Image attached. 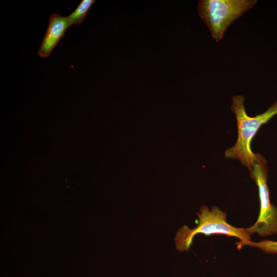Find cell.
<instances>
[{
    "instance_id": "obj_4",
    "label": "cell",
    "mask_w": 277,
    "mask_h": 277,
    "mask_svg": "<svg viewBox=\"0 0 277 277\" xmlns=\"http://www.w3.org/2000/svg\"><path fill=\"white\" fill-rule=\"evenodd\" d=\"M255 155L250 176L258 188L260 210L255 223L245 229L250 235L257 233L260 236H267L277 234V206L270 202L267 184L268 167L267 160L259 153Z\"/></svg>"
},
{
    "instance_id": "obj_6",
    "label": "cell",
    "mask_w": 277,
    "mask_h": 277,
    "mask_svg": "<svg viewBox=\"0 0 277 277\" xmlns=\"http://www.w3.org/2000/svg\"><path fill=\"white\" fill-rule=\"evenodd\" d=\"M237 248L241 249L244 246L258 248L267 254H277V241L264 240L260 242L250 240L240 241L235 243Z\"/></svg>"
},
{
    "instance_id": "obj_2",
    "label": "cell",
    "mask_w": 277,
    "mask_h": 277,
    "mask_svg": "<svg viewBox=\"0 0 277 277\" xmlns=\"http://www.w3.org/2000/svg\"><path fill=\"white\" fill-rule=\"evenodd\" d=\"M196 214L198 223L194 228L183 225L176 232L174 240L176 249L179 251H189L194 236L197 234L206 236L223 234L235 237L241 241L251 240L245 228L235 227L227 223L226 213L216 206L209 209L203 205Z\"/></svg>"
},
{
    "instance_id": "obj_5",
    "label": "cell",
    "mask_w": 277,
    "mask_h": 277,
    "mask_svg": "<svg viewBox=\"0 0 277 277\" xmlns=\"http://www.w3.org/2000/svg\"><path fill=\"white\" fill-rule=\"evenodd\" d=\"M69 27L67 17L53 14L50 17L47 31L39 47L38 55L42 57L49 56Z\"/></svg>"
},
{
    "instance_id": "obj_7",
    "label": "cell",
    "mask_w": 277,
    "mask_h": 277,
    "mask_svg": "<svg viewBox=\"0 0 277 277\" xmlns=\"http://www.w3.org/2000/svg\"><path fill=\"white\" fill-rule=\"evenodd\" d=\"M94 2V0L82 1L75 10L67 16L69 26L81 23L85 18L87 12Z\"/></svg>"
},
{
    "instance_id": "obj_1",
    "label": "cell",
    "mask_w": 277,
    "mask_h": 277,
    "mask_svg": "<svg viewBox=\"0 0 277 277\" xmlns=\"http://www.w3.org/2000/svg\"><path fill=\"white\" fill-rule=\"evenodd\" d=\"M244 101L243 95L232 97L231 110L236 118L238 137L235 144L225 151V157L227 159L239 160L250 172L256 157L255 153L251 149V141L263 125L277 115V101L265 112L253 117L247 115Z\"/></svg>"
},
{
    "instance_id": "obj_3",
    "label": "cell",
    "mask_w": 277,
    "mask_h": 277,
    "mask_svg": "<svg viewBox=\"0 0 277 277\" xmlns=\"http://www.w3.org/2000/svg\"><path fill=\"white\" fill-rule=\"evenodd\" d=\"M256 0H201L197 11L216 42L229 26L256 4Z\"/></svg>"
}]
</instances>
